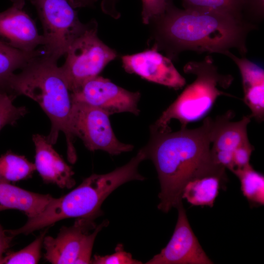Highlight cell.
<instances>
[{
    "label": "cell",
    "mask_w": 264,
    "mask_h": 264,
    "mask_svg": "<svg viewBox=\"0 0 264 264\" xmlns=\"http://www.w3.org/2000/svg\"><path fill=\"white\" fill-rule=\"evenodd\" d=\"M49 227L41 232L40 235L31 243L23 249L5 253L1 264H38L41 257V248Z\"/></svg>",
    "instance_id": "603a6c76"
},
{
    "label": "cell",
    "mask_w": 264,
    "mask_h": 264,
    "mask_svg": "<svg viewBox=\"0 0 264 264\" xmlns=\"http://www.w3.org/2000/svg\"><path fill=\"white\" fill-rule=\"evenodd\" d=\"M150 23L153 47L164 51L171 60L186 50L226 56L236 49L245 57L247 36L256 28V25L229 14L179 9L171 0L165 12L152 19Z\"/></svg>",
    "instance_id": "6da1fadb"
},
{
    "label": "cell",
    "mask_w": 264,
    "mask_h": 264,
    "mask_svg": "<svg viewBox=\"0 0 264 264\" xmlns=\"http://www.w3.org/2000/svg\"><path fill=\"white\" fill-rule=\"evenodd\" d=\"M227 181L226 175H209L190 180L184 186L182 199L195 206L212 207L220 188Z\"/></svg>",
    "instance_id": "ac0fdd59"
},
{
    "label": "cell",
    "mask_w": 264,
    "mask_h": 264,
    "mask_svg": "<svg viewBox=\"0 0 264 264\" xmlns=\"http://www.w3.org/2000/svg\"><path fill=\"white\" fill-rule=\"evenodd\" d=\"M226 56L235 62L240 70L243 101L251 111L250 117L262 122L264 118V69L245 57L239 58L231 52Z\"/></svg>",
    "instance_id": "2e32d148"
},
{
    "label": "cell",
    "mask_w": 264,
    "mask_h": 264,
    "mask_svg": "<svg viewBox=\"0 0 264 264\" xmlns=\"http://www.w3.org/2000/svg\"><path fill=\"white\" fill-rule=\"evenodd\" d=\"M24 0H13L12 6L0 13V42L25 52L44 45V38L36 24L23 9Z\"/></svg>",
    "instance_id": "4fadbf2b"
},
{
    "label": "cell",
    "mask_w": 264,
    "mask_h": 264,
    "mask_svg": "<svg viewBox=\"0 0 264 264\" xmlns=\"http://www.w3.org/2000/svg\"><path fill=\"white\" fill-rule=\"evenodd\" d=\"M71 126L73 134L91 151L102 150L112 155L130 152L131 144L120 142L111 128L109 115L88 104L72 102Z\"/></svg>",
    "instance_id": "9c48e42d"
},
{
    "label": "cell",
    "mask_w": 264,
    "mask_h": 264,
    "mask_svg": "<svg viewBox=\"0 0 264 264\" xmlns=\"http://www.w3.org/2000/svg\"><path fill=\"white\" fill-rule=\"evenodd\" d=\"M64 65L60 66L63 78L72 92L83 83L97 76L117 57L116 51L97 36V23L92 21L71 44Z\"/></svg>",
    "instance_id": "8992f818"
},
{
    "label": "cell",
    "mask_w": 264,
    "mask_h": 264,
    "mask_svg": "<svg viewBox=\"0 0 264 264\" xmlns=\"http://www.w3.org/2000/svg\"><path fill=\"white\" fill-rule=\"evenodd\" d=\"M181 1L185 9L215 11L229 14L244 20L242 15L244 0H181Z\"/></svg>",
    "instance_id": "7402d4cb"
},
{
    "label": "cell",
    "mask_w": 264,
    "mask_h": 264,
    "mask_svg": "<svg viewBox=\"0 0 264 264\" xmlns=\"http://www.w3.org/2000/svg\"><path fill=\"white\" fill-rule=\"evenodd\" d=\"M254 150V147L249 141L242 144L235 149L233 153L234 166L233 173L237 170L242 169L250 164V156Z\"/></svg>",
    "instance_id": "83f0119b"
},
{
    "label": "cell",
    "mask_w": 264,
    "mask_h": 264,
    "mask_svg": "<svg viewBox=\"0 0 264 264\" xmlns=\"http://www.w3.org/2000/svg\"><path fill=\"white\" fill-rule=\"evenodd\" d=\"M215 119L206 117L200 127L181 128L177 132L150 130L151 138L143 149L156 168L160 185L158 208L165 213L182 202V193L190 180L206 175H226L211 151Z\"/></svg>",
    "instance_id": "7a4b0ae2"
},
{
    "label": "cell",
    "mask_w": 264,
    "mask_h": 264,
    "mask_svg": "<svg viewBox=\"0 0 264 264\" xmlns=\"http://www.w3.org/2000/svg\"><path fill=\"white\" fill-rule=\"evenodd\" d=\"M17 96L0 88V131L6 125H14L27 112L24 106L17 107L13 101Z\"/></svg>",
    "instance_id": "cb8c5ba5"
},
{
    "label": "cell",
    "mask_w": 264,
    "mask_h": 264,
    "mask_svg": "<svg viewBox=\"0 0 264 264\" xmlns=\"http://www.w3.org/2000/svg\"><path fill=\"white\" fill-rule=\"evenodd\" d=\"M233 117V112L229 110L215 119L211 147L215 162L232 173L233 153L240 145L249 141L247 129L251 118L250 115L244 116L240 120L233 122L230 121Z\"/></svg>",
    "instance_id": "5bb4252c"
},
{
    "label": "cell",
    "mask_w": 264,
    "mask_h": 264,
    "mask_svg": "<svg viewBox=\"0 0 264 264\" xmlns=\"http://www.w3.org/2000/svg\"><path fill=\"white\" fill-rule=\"evenodd\" d=\"M124 69L152 82L176 89L186 84L185 78L176 69L171 60L158 52L155 47L122 57Z\"/></svg>",
    "instance_id": "7c38bea8"
},
{
    "label": "cell",
    "mask_w": 264,
    "mask_h": 264,
    "mask_svg": "<svg viewBox=\"0 0 264 264\" xmlns=\"http://www.w3.org/2000/svg\"><path fill=\"white\" fill-rule=\"evenodd\" d=\"M143 160L144 155L138 152L126 164L111 172L91 175L66 195L53 198L41 213L28 218L22 227L8 232L13 237L28 235L67 218L96 219L101 215L103 202L114 190L127 182L145 179L138 170Z\"/></svg>",
    "instance_id": "277c9868"
},
{
    "label": "cell",
    "mask_w": 264,
    "mask_h": 264,
    "mask_svg": "<svg viewBox=\"0 0 264 264\" xmlns=\"http://www.w3.org/2000/svg\"><path fill=\"white\" fill-rule=\"evenodd\" d=\"M14 237L7 230H4L0 224V264L1 263L4 254L10 247Z\"/></svg>",
    "instance_id": "f1b7e54d"
},
{
    "label": "cell",
    "mask_w": 264,
    "mask_h": 264,
    "mask_svg": "<svg viewBox=\"0 0 264 264\" xmlns=\"http://www.w3.org/2000/svg\"><path fill=\"white\" fill-rule=\"evenodd\" d=\"M178 218L173 234L160 252L146 264H212L188 221L182 203L176 207Z\"/></svg>",
    "instance_id": "8fae6325"
},
{
    "label": "cell",
    "mask_w": 264,
    "mask_h": 264,
    "mask_svg": "<svg viewBox=\"0 0 264 264\" xmlns=\"http://www.w3.org/2000/svg\"><path fill=\"white\" fill-rule=\"evenodd\" d=\"M53 197L32 192L10 183L0 182V211L16 209L23 212L28 218L41 213Z\"/></svg>",
    "instance_id": "e0dca14e"
},
{
    "label": "cell",
    "mask_w": 264,
    "mask_h": 264,
    "mask_svg": "<svg viewBox=\"0 0 264 264\" xmlns=\"http://www.w3.org/2000/svg\"><path fill=\"white\" fill-rule=\"evenodd\" d=\"M21 69V72L11 76L7 90L16 96L28 97L40 106L51 123L47 140L54 145L59 132H63L66 142L67 159L75 163V136L71 126L72 103L57 61L43 54L32 58Z\"/></svg>",
    "instance_id": "3957f363"
},
{
    "label": "cell",
    "mask_w": 264,
    "mask_h": 264,
    "mask_svg": "<svg viewBox=\"0 0 264 264\" xmlns=\"http://www.w3.org/2000/svg\"><path fill=\"white\" fill-rule=\"evenodd\" d=\"M93 264H141L140 261L134 259L131 253L125 251L122 244H118L115 252L111 255L100 256L94 255L91 259Z\"/></svg>",
    "instance_id": "d4e9b609"
},
{
    "label": "cell",
    "mask_w": 264,
    "mask_h": 264,
    "mask_svg": "<svg viewBox=\"0 0 264 264\" xmlns=\"http://www.w3.org/2000/svg\"><path fill=\"white\" fill-rule=\"evenodd\" d=\"M240 179L243 195L253 206L264 204V176L251 164L234 173Z\"/></svg>",
    "instance_id": "44dd1931"
},
{
    "label": "cell",
    "mask_w": 264,
    "mask_h": 264,
    "mask_svg": "<svg viewBox=\"0 0 264 264\" xmlns=\"http://www.w3.org/2000/svg\"><path fill=\"white\" fill-rule=\"evenodd\" d=\"M35 147V165L43 180L61 188H71L75 184L72 167L54 149L46 136L33 135Z\"/></svg>",
    "instance_id": "9a60e30c"
},
{
    "label": "cell",
    "mask_w": 264,
    "mask_h": 264,
    "mask_svg": "<svg viewBox=\"0 0 264 264\" xmlns=\"http://www.w3.org/2000/svg\"><path fill=\"white\" fill-rule=\"evenodd\" d=\"M142 19L144 23L148 24L150 21L166 11L170 0H141Z\"/></svg>",
    "instance_id": "484cf974"
},
{
    "label": "cell",
    "mask_w": 264,
    "mask_h": 264,
    "mask_svg": "<svg viewBox=\"0 0 264 264\" xmlns=\"http://www.w3.org/2000/svg\"><path fill=\"white\" fill-rule=\"evenodd\" d=\"M35 171V164L23 155L8 151L0 156V182L25 180L31 177Z\"/></svg>",
    "instance_id": "ffe728a7"
},
{
    "label": "cell",
    "mask_w": 264,
    "mask_h": 264,
    "mask_svg": "<svg viewBox=\"0 0 264 264\" xmlns=\"http://www.w3.org/2000/svg\"><path fill=\"white\" fill-rule=\"evenodd\" d=\"M68 1L74 8L92 4L90 0H68Z\"/></svg>",
    "instance_id": "f546056e"
},
{
    "label": "cell",
    "mask_w": 264,
    "mask_h": 264,
    "mask_svg": "<svg viewBox=\"0 0 264 264\" xmlns=\"http://www.w3.org/2000/svg\"><path fill=\"white\" fill-rule=\"evenodd\" d=\"M44 38V54L58 61L87 28L68 0H33Z\"/></svg>",
    "instance_id": "52a82bcc"
},
{
    "label": "cell",
    "mask_w": 264,
    "mask_h": 264,
    "mask_svg": "<svg viewBox=\"0 0 264 264\" xmlns=\"http://www.w3.org/2000/svg\"><path fill=\"white\" fill-rule=\"evenodd\" d=\"M70 96L72 102L97 107L109 115L121 112L138 115L140 112L138 108L141 96L139 92L127 90L99 75L85 81L71 92Z\"/></svg>",
    "instance_id": "30bf717a"
},
{
    "label": "cell",
    "mask_w": 264,
    "mask_h": 264,
    "mask_svg": "<svg viewBox=\"0 0 264 264\" xmlns=\"http://www.w3.org/2000/svg\"><path fill=\"white\" fill-rule=\"evenodd\" d=\"M42 52L37 49L22 51L0 42V88L7 90L8 82L14 72L22 69L35 57L43 54Z\"/></svg>",
    "instance_id": "d6986e66"
},
{
    "label": "cell",
    "mask_w": 264,
    "mask_h": 264,
    "mask_svg": "<svg viewBox=\"0 0 264 264\" xmlns=\"http://www.w3.org/2000/svg\"><path fill=\"white\" fill-rule=\"evenodd\" d=\"M213 61L211 56H207L202 61H190L185 65V73L195 75L196 79L162 112L151 125V130L160 132L171 131L169 125L174 119L180 122L181 128H186L189 123L205 116L218 97L232 96L219 87L228 88L233 80V77L220 73Z\"/></svg>",
    "instance_id": "5b68a950"
},
{
    "label": "cell",
    "mask_w": 264,
    "mask_h": 264,
    "mask_svg": "<svg viewBox=\"0 0 264 264\" xmlns=\"http://www.w3.org/2000/svg\"><path fill=\"white\" fill-rule=\"evenodd\" d=\"M95 219L76 218L72 225L63 226L56 237L45 236L43 245L46 261L52 264H91L95 238L109 224L105 220L97 225Z\"/></svg>",
    "instance_id": "ba28073f"
},
{
    "label": "cell",
    "mask_w": 264,
    "mask_h": 264,
    "mask_svg": "<svg viewBox=\"0 0 264 264\" xmlns=\"http://www.w3.org/2000/svg\"><path fill=\"white\" fill-rule=\"evenodd\" d=\"M243 18L255 25L264 18V0H244Z\"/></svg>",
    "instance_id": "4316f807"
}]
</instances>
